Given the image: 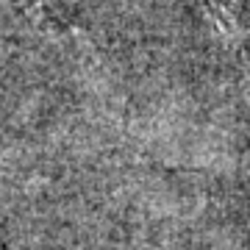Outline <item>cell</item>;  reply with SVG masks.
<instances>
[{
	"instance_id": "cell-1",
	"label": "cell",
	"mask_w": 250,
	"mask_h": 250,
	"mask_svg": "<svg viewBox=\"0 0 250 250\" xmlns=\"http://www.w3.org/2000/svg\"><path fill=\"white\" fill-rule=\"evenodd\" d=\"M203 3H206V11H208V20L214 22L220 36L236 53H245L250 47V25L242 6L236 0H203Z\"/></svg>"
}]
</instances>
